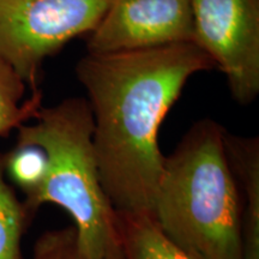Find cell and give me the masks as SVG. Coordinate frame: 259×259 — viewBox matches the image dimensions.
Listing matches in <instances>:
<instances>
[{
  "instance_id": "1",
  "label": "cell",
  "mask_w": 259,
  "mask_h": 259,
  "mask_svg": "<svg viewBox=\"0 0 259 259\" xmlns=\"http://www.w3.org/2000/svg\"><path fill=\"white\" fill-rule=\"evenodd\" d=\"M215 67L196 42L88 53L77 63L93 114L100 180L118 215L151 216L164 161L162 121L190 77Z\"/></svg>"
},
{
  "instance_id": "2",
  "label": "cell",
  "mask_w": 259,
  "mask_h": 259,
  "mask_svg": "<svg viewBox=\"0 0 259 259\" xmlns=\"http://www.w3.org/2000/svg\"><path fill=\"white\" fill-rule=\"evenodd\" d=\"M223 131L211 119L194 122L164 156L155 193L154 222L196 259H241L240 194Z\"/></svg>"
},
{
  "instance_id": "3",
  "label": "cell",
  "mask_w": 259,
  "mask_h": 259,
  "mask_svg": "<svg viewBox=\"0 0 259 259\" xmlns=\"http://www.w3.org/2000/svg\"><path fill=\"white\" fill-rule=\"evenodd\" d=\"M31 120L17 128V143L44 149L47 170L41 186L23 203L28 215L46 203L57 204L74 221L85 259H121L119 218L100 180L87 99L42 106Z\"/></svg>"
},
{
  "instance_id": "4",
  "label": "cell",
  "mask_w": 259,
  "mask_h": 259,
  "mask_svg": "<svg viewBox=\"0 0 259 259\" xmlns=\"http://www.w3.org/2000/svg\"><path fill=\"white\" fill-rule=\"evenodd\" d=\"M109 0H0V58L31 88L47 58L100 23Z\"/></svg>"
},
{
  "instance_id": "5",
  "label": "cell",
  "mask_w": 259,
  "mask_h": 259,
  "mask_svg": "<svg viewBox=\"0 0 259 259\" xmlns=\"http://www.w3.org/2000/svg\"><path fill=\"white\" fill-rule=\"evenodd\" d=\"M194 42L225 73L233 99L259 94V0H191Z\"/></svg>"
},
{
  "instance_id": "6",
  "label": "cell",
  "mask_w": 259,
  "mask_h": 259,
  "mask_svg": "<svg viewBox=\"0 0 259 259\" xmlns=\"http://www.w3.org/2000/svg\"><path fill=\"white\" fill-rule=\"evenodd\" d=\"M90 54L149 50L194 42L191 0H109L96 28L87 35Z\"/></svg>"
},
{
  "instance_id": "7",
  "label": "cell",
  "mask_w": 259,
  "mask_h": 259,
  "mask_svg": "<svg viewBox=\"0 0 259 259\" xmlns=\"http://www.w3.org/2000/svg\"><path fill=\"white\" fill-rule=\"evenodd\" d=\"M223 148L242 193L241 259H259V139L233 135L225 128Z\"/></svg>"
},
{
  "instance_id": "8",
  "label": "cell",
  "mask_w": 259,
  "mask_h": 259,
  "mask_svg": "<svg viewBox=\"0 0 259 259\" xmlns=\"http://www.w3.org/2000/svg\"><path fill=\"white\" fill-rule=\"evenodd\" d=\"M118 218L121 259H196L168 240L151 216Z\"/></svg>"
},
{
  "instance_id": "9",
  "label": "cell",
  "mask_w": 259,
  "mask_h": 259,
  "mask_svg": "<svg viewBox=\"0 0 259 259\" xmlns=\"http://www.w3.org/2000/svg\"><path fill=\"white\" fill-rule=\"evenodd\" d=\"M27 84L4 59L0 58V136L9 135L36 115L42 107L40 89L24 100Z\"/></svg>"
},
{
  "instance_id": "10",
  "label": "cell",
  "mask_w": 259,
  "mask_h": 259,
  "mask_svg": "<svg viewBox=\"0 0 259 259\" xmlns=\"http://www.w3.org/2000/svg\"><path fill=\"white\" fill-rule=\"evenodd\" d=\"M5 176V153H0V259H22L21 240L28 212Z\"/></svg>"
},
{
  "instance_id": "11",
  "label": "cell",
  "mask_w": 259,
  "mask_h": 259,
  "mask_svg": "<svg viewBox=\"0 0 259 259\" xmlns=\"http://www.w3.org/2000/svg\"><path fill=\"white\" fill-rule=\"evenodd\" d=\"M5 170L28 198L36 192L46 177L47 155L38 145L17 143L5 153Z\"/></svg>"
},
{
  "instance_id": "12",
  "label": "cell",
  "mask_w": 259,
  "mask_h": 259,
  "mask_svg": "<svg viewBox=\"0 0 259 259\" xmlns=\"http://www.w3.org/2000/svg\"><path fill=\"white\" fill-rule=\"evenodd\" d=\"M31 259H85L74 227L44 233L35 242Z\"/></svg>"
}]
</instances>
